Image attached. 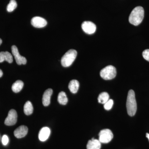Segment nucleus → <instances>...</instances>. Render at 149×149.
Here are the masks:
<instances>
[{
	"label": "nucleus",
	"instance_id": "obj_1",
	"mask_svg": "<svg viewBox=\"0 0 149 149\" xmlns=\"http://www.w3.org/2000/svg\"><path fill=\"white\" fill-rule=\"evenodd\" d=\"M144 17V10L142 7L137 6L131 12L129 17L130 24L138 26L143 21Z\"/></svg>",
	"mask_w": 149,
	"mask_h": 149
},
{
	"label": "nucleus",
	"instance_id": "obj_2",
	"mask_svg": "<svg viewBox=\"0 0 149 149\" xmlns=\"http://www.w3.org/2000/svg\"><path fill=\"white\" fill-rule=\"evenodd\" d=\"M126 108L128 114L130 116H134L137 111V106L135 92L133 90H130L128 92Z\"/></svg>",
	"mask_w": 149,
	"mask_h": 149
},
{
	"label": "nucleus",
	"instance_id": "obj_3",
	"mask_svg": "<svg viewBox=\"0 0 149 149\" xmlns=\"http://www.w3.org/2000/svg\"><path fill=\"white\" fill-rule=\"evenodd\" d=\"M77 55V51L74 49H70L63 56L61 63L63 66L68 67L73 63Z\"/></svg>",
	"mask_w": 149,
	"mask_h": 149
},
{
	"label": "nucleus",
	"instance_id": "obj_4",
	"mask_svg": "<svg viewBox=\"0 0 149 149\" xmlns=\"http://www.w3.org/2000/svg\"><path fill=\"white\" fill-rule=\"evenodd\" d=\"M100 74L104 80H111L116 76V68L113 65H108L101 70Z\"/></svg>",
	"mask_w": 149,
	"mask_h": 149
},
{
	"label": "nucleus",
	"instance_id": "obj_5",
	"mask_svg": "<svg viewBox=\"0 0 149 149\" xmlns=\"http://www.w3.org/2000/svg\"><path fill=\"white\" fill-rule=\"evenodd\" d=\"M99 141L102 143H109L113 138V134L111 130L108 129L102 130L99 133Z\"/></svg>",
	"mask_w": 149,
	"mask_h": 149
},
{
	"label": "nucleus",
	"instance_id": "obj_6",
	"mask_svg": "<svg viewBox=\"0 0 149 149\" xmlns=\"http://www.w3.org/2000/svg\"><path fill=\"white\" fill-rule=\"evenodd\" d=\"M12 52L14 56L17 63L19 65H25L27 63V59L24 56L20 55L18 49L15 45L11 47Z\"/></svg>",
	"mask_w": 149,
	"mask_h": 149
},
{
	"label": "nucleus",
	"instance_id": "obj_7",
	"mask_svg": "<svg viewBox=\"0 0 149 149\" xmlns=\"http://www.w3.org/2000/svg\"><path fill=\"white\" fill-rule=\"evenodd\" d=\"M17 115L15 110L11 109L9 111L8 115L6 118L4 123L5 125L10 126L14 125L17 121Z\"/></svg>",
	"mask_w": 149,
	"mask_h": 149
},
{
	"label": "nucleus",
	"instance_id": "obj_8",
	"mask_svg": "<svg viewBox=\"0 0 149 149\" xmlns=\"http://www.w3.org/2000/svg\"><path fill=\"white\" fill-rule=\"evenodd\" d=\"M83 31L86 34L92 35L95 32L96 26L93 22L91 21H85L82 24Z\"/></svg>",
	"mask_w": 149,
	"mask_h": 149
},
{
	"label": "nucleus",
	"instance_id": "obj_9",
	"mask_svg": "<svg viewBox=\"0 0 149 149\" xmlns=\"http://www.w3.org/2000/svg\"><path fill=\"white\" fill-rule=\"evenodd\" d=\"M31 22L32 26L36 28H42L46 26L47 23L45 19L40 17H33Z\"/></svg>",
	"mask_w": 149,
	"mask_h": 149
},
{
	"label": "nucleus",
	"instance_id": "obj_10",
	"mask_svg": "<svg viewBox=\"0 0 149 149\" xmlns=\"http://www.w3.org/2000/svg\"><path fill=\"white\" fill-rule=\"evenodd\" d=\"M28 132V128L25 125H21L17 128L14 132V136L17 139L25 137Z\"/></svg>",
	"mask_w": 149,
	"mask_h": 149
},
{
	"label": "nucleus",
	"instance_id": "obj_11",
	"mask_svg": "<svg viewBox=\"0 0 149 149\" xmlns=\"http://www.w3.org/2000/svg\"><path fill=\"white\" fill-rule=\"evenodd\" d=\"M50 130L48 127H43L39 132V140L42 142L47 141L50 135Z\"/></svg>",
	"mask_w": 149,
	"mask_h": 149
},
{
	"label": "nucleus",
	"instance_id": "obj_12",
	"mask_svg": "<svg viewBox=\"0 0 149 149\" xmlns=\"http://www.w3.org/2000/svg\"><path fill=\"white\" fill-rule=\"evenodd\" d=\"M52 93V89H48L45 91L42 97V103L44 106H48L50 104L51 97Z\"/></svg>",
	"mask_w": 149,
	"mask_h": 149
},
{
	"label": "nucleus",
	"instance_id": "obj_13",
	"mask_svg": "<svg viewBox=\"0 0 149 149\" xmlns=\"http://www.w3.org/2000/svg\"><path fill=\"white\" fill-rule=\"evenodd\" d=\"M101 143L99 140L93 138L88 141L87 146V149H100Z\"/></svg>",
	"mask_w": 149,
	"mask_h": 149
},
{
	"label": "nucleus",
	"instance_id": "obj_14",
	"mask_svg": "<svg viewBox=\"0 0 149 149\" xmlns=\"http://www.w3.org/2000/svg\"><path fill=\"white\" fill-rule=\"evenodd\" d=\"M4 61L9 63H12L13 61V58L11 54L8 52H0V63Z\"/></svg>",
	"mask_w": 149,
	"mask_h": 149
},
{
	"label": "nucleus",
	"instance_id": "obj_15",
	"mask_svg": "<svg viewBox=\"0 0 149 149\" xmlns=\"http://www.w3.org/2000/svg\"><path fill=\"white\" fill-rule=\"evenodd\" d=\"M79 83L77 80H72L70 81L68 85V88L72 93H77L79 88Z\"/></svg>",
	"mask_w": 149,
	"mask_h": 149
},
{
	"label": "nucleus",
	"instance_id": "obj_16",
	"mask_svg": "<svg viewBox=\"0 0 149 149\" xmlns=\"http://www.w3.org/2000/svg\"><path fill=\"white\" fill-rule=\"evenodd\" d=\"M24 86V83L21 80H17L13 83L12 86V90L14 93H17L20 92Z\"/></svg>",
	"mask_w": 149,
	"mask_h": 149
},
{
	"label": "nucleus",
	"instance_id": "obj_17",
	"mask_svg": "<svg viewBox=\"0 0 149 149\" xmlns=\"http://www.w3.org/2000/svg\"><path fill=\"white\" fill-rule=\"evenodd\" d=\"M109 100V95L106 92L102 93L99 95L98 101L100 103L104 104Z\"/></svg>",
	"mask_w": 149,
	"mask_h": 149
},
{
	"label": "nucleus",
	"instance_id": "obj_18",
	"mask_svg": "<svg viewBox=\"0 0 149 149\" xmlns=\"http://www.w3.org/2000/svg\"><path fill=\"white\" fill-rule=\"evenodd\" d=\"M58 101L59 103L62 105H65L68 102L67 97L64 92H61L59 93L58 97Z\"/></svg>",
	"mask_w": 149,
	"mask_h": 149
},
{
	"label": "nucleus",
	"instance_id": "obj_19",
	"mask_svg": "<svg viewBox=\"0 0 149 149\" xmlns=\"http://www.w3.org/2000/svg\"><path fill=\"white\" fill-rule=\"evenodd\" d=\"M24 113L27 115L32 114L33 111V107L31 102L27 101L25 103L24 107Z\"/></svg>",
	"mask_w": 149,
	"mask_h": 149
},
{
	"label": "nucleus",
	"instance_id": "obj_20",
	"mask_svg": "<svg viewBox=\"0 0 149 149\" xmlns=\"http://www.w3.org/2000/svg\"><path fill=\"white\" fill-rule=\"evenodd\" d=\"M17 7V3L15 0H10L7 7V10L8 12L13 11Z\"/></svg>",
	"mask_w": 149,
	"mask_h": 149
},
{
	"label": "nucleus",
	"instance_id": "obj_21",
	"mask_svg": "<svg viewBox=\"0 0 149 149\" xmlns=\"http://www.w3.org/2000/svg\"><path fill=\"white\" fill-rule=\"evenodd\" d=\"M113 104V101L112 100H109L106 103L104 104V108L106 110H109L112 108Z\"/></svg>",
	"mask_w": 149,
	"mask_h": 149
},
{
	"label": "nucleus",
	"instance_id": "obj_22",
	"mask_svg": "<svg viewBox=\"0 0 149 149\" xmlns=\"http://www.w3.org/2000/svg\"><path fill=\"white\" fill-rule=\"evenodd\" d=\"M143 56L145 60L149 62V49L145 50L143 52Z\"/></svg>",
	"mask_w": 149,
	"mask_h": 149
},
{
	"label": "nucleus",
	"instance_id": "obj_23",
	"mask_svg": "<svg viewBox=\"0 0 149 149\" xmlns=\"http://www.w3.org/2000/svg\"><path fill=\"white\" fill-rule=\"evenodd\" d=\"M9 142V139L8 137L6 135H4L3 136L2 138V143L3 146H6L8 144Z\"/></svg>",
	"mask_w": 149,
	"mask_h": 149
},
{
	"label": "nucleus",
	"instance_id": "obj_24",
	"mask_svg": "<svg viewBox=\"0 0 149 149\" xmlns=\"http://www.w3.org/2000/svg\"><path fill=\"white\" fill-rule=\"evenodd\" d=\"M3 74V72L0 69V77H1L2 76Z\"/></svg>",
	"mask_w": 149,
	"mask_h": 149
},
{
	"label": "nucleus",
	"instance_id": "obj_25",
	"mask_svg": "<svg viewBox=\"0 0 149 149\" xmlns=\"http://www.w3.org/2000/svg\"><path fill=\"white\" fill-rule=\"evenodd\" d=\"M146 137L147 138H148V140L149 141V133H147Z\"/></svg>",
	"mask_w": 149,
	"mask_h": 149
},
{
	"label": "nucleus",
	"instance_id": "obj_26",
	"mask_svg": "<svg viewBox=\"0 0 149 149\" xmlns=\"http://www.w3.org/2000/svg\"><path fill=\"white\" fill-rule=\"evenodd\" d=\"M2 43V40L1 39H0V45H1V44Z\"/></svg>",
	"mask_w": 149,
	"mask_h": 149
}]
</instances>
